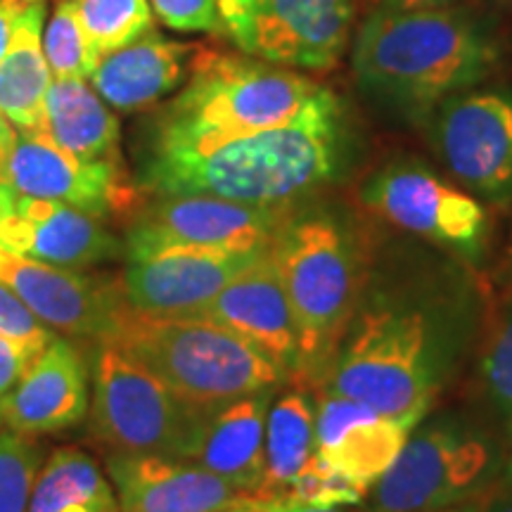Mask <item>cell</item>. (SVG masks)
I'll return each mask as SVG.
<instances>
[{"instance_id":"obj_39","label":"cell","mask_w":512,"mask_h":512,"mask_svg":"<svg viewBox=\"0 0 512 512\" xmlns=\"http://www.w3.org/2000/svg\"><path fill=\"white\" fill-rule=\"evenodd\" d=\"M17 197H19V192L12 188L10 183L0 181V226H3V221L8 219V216L15 214Z\"/></svg>"},{"instance_id":"obj_22","label":"cell","mask_w":512,"mask_h":512,"mask_svg":"<svg viewBox=\"0 0 512 512\" xmlns=\"http://www.w3.org/2000/svg\"><path fill=\"white\" fill-rule=\"evenodd\" d=\"M275 389L235 399L211 411L192 463L254 498L266 472V420Z\"/></svg>"},{"instance_id":"obj_10","label":"cell","mask_w":512,"mask_h":512,"mask_svg":"<svg viewBox=\"0 0 512 512\" xmlns=\"http://www.w3.org/2000/svg\"><path fill=\"white\" fill-rule=\"evenodd\" d=\"M290 204H247L211 195L152 197L128 226L126 259L159 247L252 254L271 247Z\"/></svg>"},{"instance_id":"obj_3","label":"cell","mask_w":512,"mask_h":512,"mask_svg":"<svg viewBox=\"0 0 512 512\" xmlns=\"http://www.w3.org/2000/svg\"><path fill=\"white\" fill-rule=\"evenodd\" d=\"M344 155L342 105L297 124L230 140L195 155H143V195H211L247 204H290L335 178Z\"/></svg>"},{"instance_id":"obj_38","label":"cell","mask_w":512,"mask_h":512,"mask_svg":"<svg viewBox=\"0 0 512 512\" xmlns=\"http://www.w3.org/2000/svg\"><path fill=\"white\" fill-rule=\"evenodd\" d=\"M15 140H17V128L12 126L3 114H0V171H3L5 162H8V155L12 145H15Z\"/></svg>"},{"instance_id":"obj_31","label":"cell","mask_w":512,"mask_h":512,"mask_svg":"<svg viewBox=\"0 0 512 512\" xmlns=\"http://www.w3.org/2000/svg\"><path fill=\"white\" fill-rule=\"evenodd\" d=\"M484 387L508 430H512V304L486 344L482 361Z\"/></svg>"},{"instance_id":"obj_13","label":"cell","mask_w":512,"mask_h":512,"mask_svg":"<svg viewBox=\"0 0 512 512\" xmlns=\"http://www.w3.org/2000/svg\"><path fill=\"white\" fill-rule=\"evenodd\" d=\"M0 280L46 328L95 344L110 339L128 309L119 275L60 268L0 247Z\"/></svg>"},{"instance_id":"obj_17","label":"cell","mask_w":512,"mask_h":512,"mask_svg":"<svg viewBox=\"0 0 512 512\" xmlns=\"http://www.w3.org/2000/svg\"><path fill=\"white\" fill-rule=\"evenodd\" d=\"M105 467L121 512H221L252 501L192 460L110 451Z\"/></svg>"},{"instance_id":"obj_28","label":"cell","mask_w":512,"mask_h":512,"mask_svg":"<svg viewBox=\"0 0 512 512\" xmlns=\"http://www.w3.org/2000/svg\"><path fill=\"white\" fill-rule=\"evenodd\" d=\"M43 50L53 79H91L100 64V55L88 41L72 0H62L50 15L43 29Z\"/></svg>"},{"instance_id":"obj_26","label":"cell","mask_w":512,"mask_h":512,"mask_svg":"<svg viewBox=\"0 0 512 512\" xmlns=\"http://www.w3.org/2000/svg\"><path fill=\"white\" fill-rule=\"evenodd\" d=\"M27 512H121L117 491L86 451L57 448L38 472Z\"/></svg>"},{"instance_id":"obj_27","label":"cell","mask_w":512,"mask_h":512,"mask_svg":"<svg viewBox=\"0 0 512 512\" xmlns=\"http://www.w3.org/2000/svg\"><path fill=\"white\" fill-rule=\"evenodd\" d=\"M95 53L107 57L155 29L147 0H72Z\"/></svg>"},{"instance_id":"obj_29","label":"cell","mask_w":512,"mask_h":512,"mask_svg":"<svg viewBox=\"0 0 512 512\" xmlns=\"http://www.w3.org/2000/svg\"><path fill=\"white\" fill-rule=\"evenodd\" d=\"M43 467V448L29 434L0 432V512H27Z\"/></svg>"},{"instance_id":"obj_5","label":"cell","mask_w":512,"mask_h":512,"mask_svg":"<svg viewBox=\"0 0 512 512\" xmlns=\"http://www.w3.org/2000/svg\"><path fill=\"white\" fill-rule=\"evenodd\" d=\"M271 252L302 347L299 380H328L363 297V252L354 230L330 211L287 216Z\"/></svg>"},{"instance_id":"obj_4","label":"cell","mask_w":512,"mask_h":512,"mask_svg":"<svg viewBox=\"0 0 512 512\" xmlns=\"http://www.w3.org/2000/svg\"><path fill=\"white\" fill-rule=\"evenodd\" d=\"M496 46L453 8L375 10L354 41L363 91L406 117H427L494 69Z\"/></svg>"},{"instance_id":"obj_6","label":"cell","mask_w":512,"mask_h":512,"mask_svg":"<svg viewBox=\"0 0 512 512\" xmlns=\"http://www.w3.org/2000/svg\"><path fill=\"white\" fill-rule=\"evenodd\" d=\"M105 342L117 344L171 392L202 411H216L290 380L285 370L235 332L195 316L128 311Z\"/></svg>"},{"instance_id":"obj_41","label":"cell","mask_w":512,"mask_h":512,"mask_svg":"<svg viewBox=\"0 0 512 512\" xmlns=\"http://www.w3.org/2000/svg\"><path fill=\"white\" fill-rule=\"evenodd\" d=\"M275 512H339L337 508H311V505H280L271 503Z\"/></svg>"},{"instance_id":"obj_37","label":"cell","mask_w":512,"mask_h":512,"mask_svg":"<svg viewBox=\"0 0 512 512\" xmlns=\"http://www.w3.org/2000/svg\"><path fill=\"white\" fill-rule=\"evenodd\" d=\"M456 0H382L384 10H427V8H451Z\"/></svg>"},{"instance_id":"obj_23","label":"cell","mask_w":512,"mask_h":512,"mask_svg":"<svg viewBox=\"0 0 512 512\" xmlns=\"http://www.w3.org/2000/svg\"><path fill=\"white\" fill-rule=\"evenodd\" d=\"M41 133L81 159L124 162L117 114L86 79H53Z\"/></svg>"},{"instance_id":"obj_32","label":"cell","mask_w":512,"mask_h":512,"mask_svg":"<svg viewBox=\"0 0 512 512\" xmlns=\"http://www.w3.org/2000/svg\"><path fill=\"white\" fill-rule=\"evenodd\" d=\"M0 335H5L12 342L27 351L31 361L48 347L55 332H50L46 325L38 320L27 304L0 280Z\"/></svg>"},{"instance_id":"obj_2","label":"cell","mask_w":512,"mask_h":512,"mask_svg":"<svg viewBox=\"0 0 512 512\" xmlns=\"http://www.w3.org/2000/svg\"><path fill=\"white\" fill-rule=\"evenodd\" d=\"M339 107L313 79L249 55L202 50L174 100L159 107L143 155H195Z\"/></svg>"},{"instance_id":"obj_36","label":"cell","mask_w":512,"mask_h":512,"mask_svg":"<svg viewBox=\"0 0 512 512\" xmlns=\"http://www.w3.org/2000/svg\"><path fill=\"white\" fill-rule=\"evenodd\" d=\"M482 512H512V479H505L501 489L494 491L486 501L479 505Z\"/></svg>"},{"instance_id":"obj_20","label":"cell","mask_w":512,"mask_h":512,"mask_svg":"<svg viewBox=\"0 0 512 512\" xmlns=\"http://www.w3.org/2000/svg\"><path fill=\"white\" fill-rule=\"evenodd\" d=\"M418 425L415 418H394L325 392L316 406V451L368 494Z\"/></svg>"},{"instance_id":"obj_45","label":"cell","mask_w":512,"mask_h":512,"mask_svg":"<svg viewBox=\"0 0 512 512\" xmlns=\"http://www.w3.org/2000/svg\"><path fill=\"white\" fill-rule=\"evenodd\" d=\"M0 425H3V413H0Z\"/></svg>"},{"instance_id":"obj_19","label":"cell","mask_w":512,"mask_h":512,"mask_svg":"<svg viewBox=\"0 0 512 512\" xmlns=\"http://www.w3.org/2000/svg\"><path fill=\"white\" fill-rule=\"evenodd\" d=\"M0 247L72 271H86L124 254V242L98 216L27 195L17 197L15 214L0 226Z\"/></svg>"},{"instance_id":"obj_21","label":"cell","mask_w":512,"mask_h":512,"mask_svg":"<svg viewBox=\"0 0 512 512\" xmlns=\"http://www.w3.org/2000/svg\"><path fill=\"white\" fill-rule=\"evenodd\" d=\"M202 50L197 43L171 41L152 29L126 48L102 57L91 83L117 112H143L183 88Z\"/></svg>"},{"instance_id":"obj_46","label":"cell","mask_w":512,"mask_h":512,"mask_svg":"<svg viewBox=\"0 0 512 512\" xmlns=\"http://www.w3.org/2000/svg\"><path fill=\"white\" fill-rule=\"evenodd\" d=\"M501 3H512V0H501Z\"/></svg>"},{"instance_id":"obj_9","label":"cell","mask_w":512,"mask_h":512,"mask_svg":"<svg viewBox=\"0 0 512 512\" xmlns=\"http://www.w3.org/2000/svg\"><path fill=\"white\" fill-rule=\"evenodd\" d=\"M354 24V0H219V29L242 55L328 72Z\"/></svg>"},{"instance_id":"obj_42","label":"cell","mask_w":512,"mask_h":512,"mask_svg":"<svg viewBox=\"0 0 512 512\" xmlns=\"http://www.w3.org/2000/svg\"><path fill=\"white\" fill-rule=\"evenodd\" d=\"M432 512H482V510H479V505L475 503H460V505H451V508L432 510Z\"/></svg>"},{"instance_id":"obj_34","label":"cell","mask_w":512,"mask_h":512,"mask_svg":"<svg viewBox=\"0 0 512 512\" xmlns=\"http://www.w3.org/2000/svg\"><path fill=\"white\" fill-rule=\"evenodd\" d=\"M29 363L31 358L27 351L12 342V339L0 335V399L10 394V389L19 382V377L24 375Z\"/></svg>"},{"instance_id":"obj_1","label":"cell","mask_w":512,"mask_h":512,"mask_svg":"<svg viewBox=\"0 0 512 512\" xmlns=\"http://www.w3.org/2000/svg\"><path fill=\"white\" fill-rule=\"evenodd\" d=\"M477 325V294L451 268H411L361 297L325 392L394 418L425 420Z\"/></svg>"},{"instance_id":"obj_15","label":"cell","mask_w":512,"mask_h":512,"mask_svg":"<svg viewBox=\"0 0 512 512\" xmlns=\"http://www.w3.org/2000/svg\"><path fill=\"white\" fill-rule=\"evenodd\" d=\"M266 252V249H264ZM264 252L230 254L159 247L126 259L119 275L128 309L145 316H192Z\"/></svg>"},{"instance_id":"obj_16","label":"cell","mask_w":512,"mask_h":512,"mask_svg":"<svg viewBox=\"0 0 512 512\" xmlns=\"http://www.w3.org/2000/svg\"><path fill=\"white\" fill-rule=\"evenodd\" d=\"M192 316L235 332L285 370L290 380L299 377L302 347L297 320L271 247Z\"/></svg>"},{"instance_id":"obj_18","label":"cell","mask_w":512,"mask_h":512,"mask_svg":"<svg viewBox=\"0 0 512 512\" xmlns=\"http://www.w3.org/2000/svg\"><path fill=\"white\" fill-rule=\"evenodd\" d=\"M88 380L91 370L83 351L64 335H55L0 399L3 422L29 437L72 430L91 408Z\"/></svg>"},{"instance_id":"obj_30","label":"cell","mask_w":512,"mask_h":512,"mask_svg":"<svg viewBox=\"0 0 512 512\" xmlns=\"http://www.w3.org/2000/svg\"><path fill=\"white\" fill-rule=\"evenodd\" d=\"M366 498V491L330 465L323 456H313L304 470L294 477L290 489L280 498V505H311V508H342L358 505Z\"/></svg>"},{"instance_id":"obj_12","label":"cell","mask_w":512,"mask_h":512,"mask_svg":"<svg viewBox=\"0 0 512 512\" xmlns=\"http://www.w3.org/2000/svg\"><path fill=\"white\" fill-rule=\"evenodd\" d=\"M0 181L19 195L69 204L98 219L131 216L143 204V192L124 162H91L55 145L41 131H17Z\"/></svg>"},{"instance_id":"obj_35","label":"cell","mask_w":512,"mask_h":512,"mask_svg":"<svg viewBox=\"0 0 512 512\" xmlns=\"http://www.w3.org/2000/svg\"><path fill=\"white\" fill-rule=\"evenodd\" d=\"M27 5V0H0V60L8 53L10 38L15 34L17 27V19Z\"/></svg>"},{"instance_id":"obj_44","label":"cell","mask_w":512,"mask_h":512,"mask_svg":"<svg viewBox=\"0 0 512 512\" xmlns=\"http://www.w3.org/2000/svg\"><path fill=\"white\" fill-rule=\"evenodd\" d=\"M27 3H43V0H27Z\"/></svg>"},{"instance_id":"obj_11","label":"cell","mask_w":512,"mask_h":512,"mask_svg":"<svg viewBox=\"0 0 512 512\" xmlns=\"http://www.w3.org/2000/svg\"><path fill=\"white\" fill-rule=\"evenodd\" d=\"M363 202L418 238L467 259L482 254L489 219L475 197L453 188L422 164H392L363 188Z\"/></svg>"},{"instance_id":"obj_7","label":"cell","mask_w":512,"mask_h":512,"mask_svg":"<svg viewBox=\"0 0 512 512\" xmlns=\"http://www.w3.org/2000/svg\"><path fill=\"white\" fill-rule=\"evenodd\" d=\"M211 411L171 392L114 342L93 358L91 434L112 451L195 460Z\"/></svg>"},{"instance_id":"obj_25","label":"cell","mask_w":512,"mask_h":512,"mask_svg":"<svg viewBox=\"0 0 512 512\" xmlns=\"http://www.w3.org/2000/svg\"><path fill=\"white\" fill-rule=\"evenodd\" d=\"M316 456V406L309 394L285 392L266 420V472L254 501L278 503L294 477Z\"/></svg>"},{"instance_id":"obj_40","label":"cell","mask_w":512,"mask_h":512,"mask_svg":"<svg viewBox=\"0 0 512 512\" xmlns=\"http://www.w3.org/2000/svg\"><path fill=\"white\" fill-rule=\"evenodd\" d=\"M221 512H275L271 503H264V501H247V503H240L235 505V508H228V510H221Z\"/></svg>"},{"instance_id":"obj_24","label":"cell","mask_w":512,"mask_h":512,"mask_svg":"<svg viewBox=\"0 0 512 512\" xmlns=\"http://www.w3.org/2000/svg\"><path fill=\"white\" fill-rule=\"evenodd\" d=\"M46 3H29L0 60V114L17 131H41L53 72L43 50Z\"/></svg>"},{"instance_id":"obj_8","label":"cell","mask_w":512,"mask_h":512,"mask_svg":"<svg viewBox=\"0 0 512 512\" xmlns=\"http://www.w3.org/2000/svg\"><path fill=\"white\" fill-rule=\"evenodd\" d=\"M503 467L494 434L463 415L420 420L375 484V512H432L486 494Z\"/></svg>"},{"instance_id":"obj_14","label":"cell","mask_w":512,"mask_h":512,"mask_svg":"<svg viewBox=\"0 0 512 512\" xmlns=\"http://www.w3.org/2000/svg\"><path fill=\"white\" fill-rule=\"evenodd\" d=\"M434 147L465 188L486 200L512 197V95L458 93L437 107Z\"/></svg>"},{"instance_id":"obj_33","label":"cell","mask_w":512,"mask_h":512,"mask_svg":"<svg viewBox=\"0 0 512 512\" xmlns=\"http://www.w3.org/2000/svg\"><path fill=\"white\" fill-rule=\"evenodd\" d=\"M157 17L176 31L219 29V0H150Z\"/></svg>"},{"instance_id":"obj_43","label":"cell","mask_w":512,"mask_h":512,"mask_svg":"<svg viewBox=\"0 0 512 512\" xmlns=\"http://www.w3.org/2000/svg\"><path fill=\"white\" fill-rule=\"evenodd\" d=\"M510 437H512V430H510ZM505 479H512V451H510L508 463H505Z\"/></svg>"}]
</instances>
